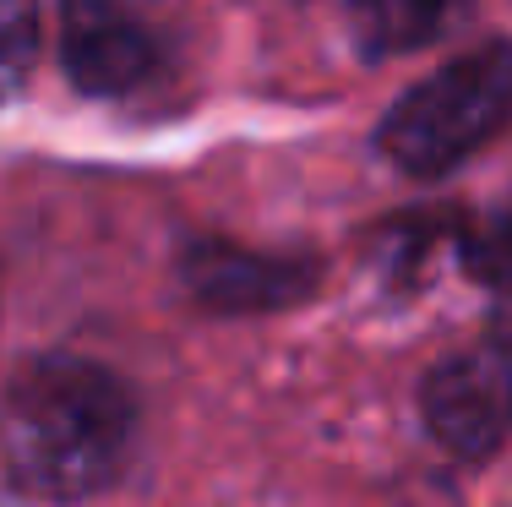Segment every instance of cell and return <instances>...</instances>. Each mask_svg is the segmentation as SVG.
<instances>
[{
  "label": "cell",
  "mask_w": 512,
  "mask_h": 507,
  "mask_svg": "<svg viewBox=\"0 0 512 507\" xmlns=\"http://www.w3.org/2000/svg\"><path fill=\"white\" fill-rule=\"evenodd\" d=\"M137 437V404L115 371L44 355L17 371L0 409V453L33 497L82 502L120 480Z\"/></svg>",
  "instance_id": "6da1fadb"
},
{
  "label": "cell",
  "mask_w": 512,
  "mask_h": 507,
  "mask_svg": "<svg viewBox=\"0 0 512 507\" xmlns=\"http://www.w3.org/2000/svg\"><path fill=\"white\" fill-rule=\"evenodd\" d=\"M512 126V44L485 50L442 66L436 77L414 82L393 115L382 120L376 142L404 175H447L474 148L502 137Z\"/></svg>",
  "instance_id": "7a4b0ae2"
},
{
  "label": "cell",
  "mask_w": 512,
  "mask_h": 507,
  "mask_svg": "<svg viewBox=\"0 0 512 507\" xmlns=\"http://www.w3.org/2000/svg\"><path fill=\"white\" fill-rule=\"evenodd\" d=\"M425 426L458 458H485L512 437V338H485L480 349L442 360L425 377Z\"/></svg>",
  "instance_id": "3957f363"
},
{
  "label": "cell",
  "mask_w": 512,
  "mask_h": 507,
  "mask_svg": "<svg viewBox=\"0 0 512 507\" xmlns=\"http://www.w3.org/2000/svg\"><path fill=\"white\" fill-rule=\"evenodd\" d=\"M66 71L82 93H126L158 66V0H60Z\"/></svg>",
  "instance_id": "277c9868"
},
{
  "label": "cell",
  "mask_w": 512,
  "mask_h": 507,
  "mask_svg": "<svg viewBox=\"0 0 512 507\" xmlns=\"http://www.w3.org/2000/svg\"><path fill=\"white\" fill-rule=\"evenodd\" d=\"M180 279L213 311H278L311 295V262L240 251L224 240H197L180 262Z\"/></svg>",
  "instance_id": "5b68a950"
},
{
  "label": "cell",
  "mask_w": 512,
  "mask_h": 507,
  "mask_svg": "<svg viewBox=\"0 0 512 507\" xmlns=\"http://www.w3.org/2000/svg\"><path fill=\"white\" fill-rule=\"evenodd\" d=\"M474 0H355L349 28L365 55H404L458 28V17Z\"/></svg>",
  "instance_id": "8992f818"
},
{
  "label": "cell",
  "mask_w": 512,
  "mask_h": 507,
  "mask_svg": "<svg viewBox=\"0 0 512 507\" xmlns=\"http://www.w3.org/2000/svg\"><path fill=\"white\" fill-rule=\"evenodd\" d=\"M39 60V0H0V104L17 99Z\"/></svg>",
  "instance_id": "52a82bcc"
},
{
  "label": "cell",
  "mask_w": 512,
  "mask_h": 507,
  "mask_svg": "<svg viewBox=\"0 0 512 507\" xmlns=\"http://www.w3.org/2000/svg\"><path fill=\"white\" fill-rule=\"evenodd\" d=\"M469 268L474 279H485L496 295L512 300V202L469 235Z\"/></svg>",
  "instance_id": "ba28073f"
}]
</instances>
